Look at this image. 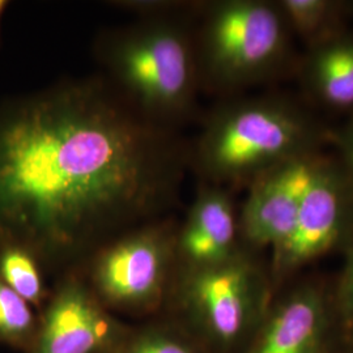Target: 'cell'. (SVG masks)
Listing matches in <instances>:
<instances>
[{
    "mask_svg": "<svg viewBox=\"0 0 353 353\" xmlns=\"http://www.w3.org/2000/svg\"><path fill=\"white\" fill-rule=\"evenodd\" d=\"M189 148L105 77L0 102V240L61 263L178 199Z\"/></svg>",
    "mask_w": 353,
    "mask_h": 353,
    "instance_id": "1",
    "label": "cell"
},
{
    "mask_svg": "<svg viewBox=\"0 0 353 353\" xmlns=\"http://www.w3.org/2000/svg\"><path fill=\"white\" fill-rule=\"evenodd\" d=\"M331 131L283 96L234 99L205 118L189 150L202 183L236 189L292 160L323 151Z\"/></svg>",
    "mask_w": 353,
    "mask_h": 353,
    "instance_id": "2",
    "label": "cell"
},
{
    "mask_svg": "<svg viewBox=\"0 0 353 353\" xmlns=\"http://www.w3.org/2000/svg\"><path fill=\"white\" fill-rule=\"evenodd\" d=\"M198 8L141 19L103 33L96 43L109 84L147 119L170 130L192 117L202 90L194 34Z\"/></svg>",
    "mask_w": 353,
    "mask_h": 353,
    "instance_id": "3",
    "label": "cell"
},
{
    "mask_svg": "<svg viewBox=\"0 0 353 353\" xmlns=\"http://www.w3.org/2000/svg\"><path fill=\"white\" fill-rule=\"evenodd\" d=\"M194 34L201 88L214 93L263 84L290 63L293 36L276 0L201 1Z\"/></svg>",
    "mask_w": 353,
    "mask_h": 353,
    "instance_id": "4",
    "label": "cell"
},
{
    "mask_svg": "<svg viewBox=\"0 0 353 353\" xmlns=\"http://www.w3.org/2000/svg\"><path fill=\"white\" fill-rule=\"evenodd\" d=\"M254 252L243 248L216 265L176 268L169 296L214 350L229 351L250 341L272 303L268 268Z\"/></svg>",
    "mask_w": 353,
    "mask_h": 353,
    "instance_id": "5",
    "label": "cell"
},
{
    "mask_svg": "<svg viewBox=\"0 0 353 353\" xmlns=\"http://www.w3.org/2000/svg\"><path fill=\"white\" fill-rule=\"evenodd\" d=\"M176 227L150 223L99 248L88 285L105 306L151 310L169 296L176 271Z\"/></svg>",
    "mask_w": 353,
    "mask_h": 353,
    "instance_id": "6",
    "label": "cell"
},
{
    "mask_svg": "<svg viewBox=\"0 0 353 353\" xmlns=\"http://www.w3.org/2000/svg\"><path fill=\"white\" fill-rule=\"evenodd\" d=\"M353 246V196L332 156L319 159L303 194L288 239L271 252L268 274L274 292L306 265Z\"/></svg>",
    "mask_w": 353,
    "mask_h": 353,
    "instance_id": "7",
    "label": "cell"
},
{
    "mask_svg": "<svg viewBox=\"0 0 353 353\" xmlns=\"http://www.w3.org/2000/svg\"><path fill=\"white\" fill-rule=\"evenodd\" d=\"M336 336L331 288L303 280L274 296L243 353H330Z\"/></svg>",
    "mask_w": 353,
    "mask_h": 353,
    "instance_id": "8",
    "label": "cell"
},
{
    "mask_svg": "<svg viewBox=\"0 0 353 353\" xmlns=\"http://www.w3.org/2000/svg\"><path fill=\"white\" fill-rule=\"evenodd\" d=\"M125 339L87 281L68 275L51 296L29 353H113Z\"/></svg>",
    "mask_w": 353,
    "mask_h": 353,
    "instance_id": "9",
    "label": "cell"
},
{
    "mask_svg": "<svg viewBox=\"0 0 353 353\" xmlns=\"http://www.w3.org/2000/svg\"><path fill=\"white\" fill-rule=\"evenodd\" d=\"M322 154L323 151L280 165L248 188V196L239 210L245 248L274 252L288 239Z\"/></svg>",
    "mask_w": 353,
    "mask_h": 353,
    "instance_id": "10",
    "label": "cell"
},
{
    "mask_svg": "<svg viewBox=\"0 0 353 353\" xmlns=\"http://www.w3.org/2000/svg\"><path fill=\"white\" fill-rule=\"evenodd\" d=\"M239 212L230 190L202 183L176 227V268L216 265L241 252Z\"/></svg>",
    "mask_w": 353,
    "mask_h": 353,
    "instance_id": "11",
    "label": "cell"
},
{
    "mask_svg": "<svg viewBox=\"0 0 353 353\" xmlns=\"http://www.w3.org/2000/svg\"><path fill=\"white\" fill-rule=\"evenodd\" d=\"M303 92L331 113L353 114V32L345 30L305 51L299 65Z\"/></svg>",
    "mask_w": 353,
    "mask_h": 353,
    "instance_id": "12",
    "label": "cell"
},
{
    "mask_svg": "<svg viewBox=\"0 0 353 353\" xmlns=\"http://www.w3.org/2000/svg\"><path fill=\"white\" fill-rule=\"evenodd\" d=\"M293 37L300 38L306 49L348 30L351 1L341 0H276Z\"/></svg>",
    "mask_w": 353,
    "mask_h": 353,
    "instance_id": "13",
    "label": "cell"
},
{
    "mask_svg": "<svg viewBox=\"0 0 353 353\" xmlns=\"http://www.w3.org/2000/svg\"><path fill=\"white\" fill-rule=\"evenodd\" d=\"M41 265L26 245L0 240V279L32 306H41L46 297Z\"/></svg>",
    "mask_w": 353,
    "mask_h": 353,
    "instance_id": "14",
    "label": "cell"
},
{
    "mask_svg": "<svg viewBox=\"0 0 353 353\" xmlns=\"http://www.w3.org/2000/svg\"><path fill=\"white\" fill-rule=\"evenodd\" d=\"M38 322L32 305L0 279V341L13 348L29 350L37 332Z\"/></svg>",
    "mask_w": 353,
    "mask_h": 353,
    "instance_id": "15",
    "label": "cell"
},
{
    "mask_svg": "<svg viewBox=\"0 0 353 353\" xmlns=\"http://www.w3.org/2000/svg\"><path fill=\"white\" fill-rule=\"evenodd\" d=\"M113 353H203L194 341L166 328H150L123 339Z\"/></svg>",
    "mask_w": 353,
    "mask_h": 353,
    "instance_id": "16",
    "label": "cell"
},
{
    "mask_svg": "<svg viewBox=\"0 0 353 353\" xmlns=\"http://www.w3.org/2000/svg\"><path fill=\"white\" fill-rule=\"evenodd\" d=\"M345 262L334 288H331L332 312L338 336L347 344L353 341V246L344 252Z\"/></svg>",
    "mask_w": 353,
    "mask_h": 353,
    "instance_id": "17",
    "label": "cell"
},
{
    "mask_svg": "<svg viewBox=\"0 0 353 353\" xmlns=\"http://www.w3.org/2000/svg\"><path fill=\"white\" fill-rule=\"evenodd\" d=\"M113 7L145 17H165L195 11L199 1H176V0H119L112 1Z\"/></svg>",
    "mask_w": 353,
    "mask_h": 353,
    "instance_id": "18",
    "label": "cell"
},
{
    "mask_svg": "<svg viewBox=\"0 0 353 353\" xmlns=\"http://www.w3.org/2000/svg\"><path fill=\"white\" fill-rule=\"evenodd\" d=\"M330 141L334 145V160L339 166L353 196V114L347 118L344 125L331 132Z\"/></svg>",
    "mask_w": 353,
    "mask_h": 353,
    "instance_id": "19",
    "label": "cell"
},
{
    "mask_svg": "<svg viewBox=\"0 0 353 353\" xmlns=\"http://www.w3.org/2000/svg\"><path fill=\"white\" fill-rule=\"evenodd\" d=\"M8 4H10V3H8L7 0H0V23H1V17H3V14L6 12Z\"/></svg>",
    "mask_w": 353,
    "mask_h": 353,
    "instance_id": "20",
    "label": "cell"
},
{
    "mask_svg": "<svg viewBox=\"0 0 353 353\" xmlns=\"http://www.w3.org/2000/svg\"><path fill=\"white\" fill-rule=\"evenodd\" d=\"M351 17H353V1H351Z\"/></svg>",
    "mask_w": 353,
    "mask_h": 353,
    "instance_id": "21",
    "label": "cell"
},
{
    "mask_svg": "<svg viewBox=\"0 0 353 353\" xmlns=\"http://www.w3.org/2000/svg\"><path fill=\"white\" fill-rule=\"evenodd\" d=\"M348 345H351V347H352V348H353V341H352V343H351V344H348Z\"/></svg>",
    "mask_w": 353,
    "mask_h": 353,
    "instance_id": "22",
    "label": "cell"
}]
</instances>
